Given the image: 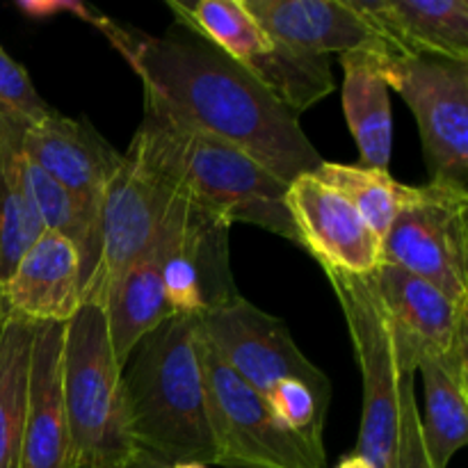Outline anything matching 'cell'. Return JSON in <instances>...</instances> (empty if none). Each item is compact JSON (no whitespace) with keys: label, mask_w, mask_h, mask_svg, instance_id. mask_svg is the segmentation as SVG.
<instances>
[{"label":"cell","mask_w":468,"mask_h":468,"mask_svg":"<svg viewBox=\"0 0 468 468\" xmlns=\"http://www.w3.org/2000/svg\"><path fill=\"white\" fill-rule=\"evenodd\" d=\"M199 315H172L146 334L122 370L137 451L163 464H215Z\"/></svg>","instance_id":"2"},{"label":"cell","mask_w":468,"mask_h":468,"mask_svg":"<svg viewBox=\"0 0 468 468\" xmlns=\"http://www.w3.org/2000/svg\"><path fill=\"white\" fill-rule=\"evenodd\" d=\"M419 373L425 391V451L434 468H448L468 441V341L423 359Z\"/></svg>","instance_id":"19"},{"label":"cell","mask_w":468,"mask_h":468,"mask_svg":"<svg viewBox=\"0 0 468 468\" xmlns=\"http://www.w3.org/2000/svg\"><path fill=\"white\" fill-rule=\"evenodd\" d=\"M240 67H245L295 117L314 108L336 87L332 76V59L302 53L279 41H272L265 53L247 59Z\"/></svg>","instance_id":"23"},{"label":"cell","mask_w":468,"mask_h":468,"mask_svg":"<svg viewBox=\"0 0 468 468\" xmlns=\"http://www.w3.org/2000/svg\"><path fill=\"white\" fill-rule=\"evenodd\" d=\"M215 464L224 468H327L324 446L283 428L268 402L204 341L201 346Z\"/></svg>","instance_id":"6"},{"label":"cell","mask_w":468,"mask_h":468,"mask_svg":"<svg viewBox=\"0 0 468 468\" xmlns=\"http://www.w3.org/2000/svg\"><path fill=\"white\" fill-rule=\"evenodd\" d=\"M274 41L302 53L332 55L393 50L355 0H245Z\"/></svg>","instance_id":"15"},{"label":"cell","mask_w":468,"mask_h":468,"mask_svg":"<svg viewBox=\"0 0 468 468\" xmlns=\"http://www.w3.org/2000/svg\"><path fill=\"white\" fill-rule=\"evenodd\" d=\"M379 71L419 123L430 181L468 187V64L387 53Z\"/></svg>","instance_id":"8"},{"label":"cell","mask_w":468,"mask_h":468,"mask_svg":"<svg viewBox=\"0 0 468 468\" xmlns=\"http://www.w3.org/2000/svg\"><path fill=\"white\" fill-rule=\"evenodd\" d=\"M174 197V183L155 169L133 140L105 187L101 206V261L94 277L82 288V304L103 306L110 288L155 242Z\"/></svg>","instance_id":"9"},{"label":"cell","mask_w":468,"mask_h":468,"mask_svg":"<svg viewBox=\"0 0 468 468\" xmlns=\"http://www.w3.org/2000/svg\"><path fill=\"white\" fill-rule=\"evenodd\" d=\"M265 402L283 428L309 439L315 446H324L323 430L327 410L320 405L309 387H304L302 382H292V379L282 382L265 396Z\"/></svg>","instance_id":"25"},{"label":"cell","mask_w":468,"mask_h":468,"mask_svg":"<svg viewBox=\"0 0 468 468\" xmlns=\"http://www.w3.org/2000/svg\"><path fill=\"white\" fill-rule=\"evenodd\" d=\"M62 396L73 468L126 466L137 448L103 306L80 304L64 323Z\"/></svg>","instance_id":"4"},{"label":"cell","mask_w":468,"mask_h":468,"mask_svg":"<svg viewBox=\"0 0 468 468\" xmlns=\"http://www.w3.org/2000/svg\"><path fill=\"white\" fill-rule=\"evenodd\" d=\"M283 201L302 238V250L320 268L368 277L382 265V238L341 192L314 172L288 183Z\"/></svg>","instance_id":"12"},{"label":"cell","mask_w":468,"mask_h":468,"mask_svg":"<svg viewBox=\"0 0 468 468\" xmlns=\"http://www.w3.org/2000/svg\"><path fill=\"white\" fill-rule=\"evenodd\" d=\"M199 327L210 350L263 398L277 384L292 379L309 387L324 410L329 407V378L306 359L283 320L236 295L201 314Z\"/></svg>","instance_id":"10"},{"label":"cell","mask_w":468,"mask_h":468,"mask_svg":"<svg viewBox=\"0 0 468 468\" xmlns=\"http://www.w3.org/2000/svg\"><path fill=\"white\" fill-rule=\"evenodd\" d=\"M382 263L468 306V187L437 181L411 186L382 240Z\"/></svg>","instance_id":"7"},{"label":"cell","mask_w":468,"mask_h":468,"mask_svg":"<svg viewBox=\"0 0 468 468\" xmlns=\"http://www.w3.org/2000/svg\"><path fill=\"white\" fill-rule=\"evenodd\" d=\"M35 329L23 318H0V468L21 462Z\"/></svg>","instance_id":"21"},{"label":"cell","mask_w":468,"mask_h":468,"mask_svg":"<svg viewBox=\"0 0 468 468\" xmlns=\"http://www.w3.org/2000/svg\"><path fill=\"white\" fill-rule=\"evenodd\" d=\"M82 304L80 259L67 238L44 231L0 282V318L64 324Z\"/></svg>","instance_id":"16"},{"label":"cell","mask_w":468,"mask_h":468,"mask_svg":"<svg viewBox=\"0 0 468 468\" xmlns=\"http://www.w3.org/2000/svg\"><path fill=\"white\" fill-rule=\"evenodd\" d=\"M368 277L382 302L402 375L414 378L420 361L468 341V306L437 286L388 263Z\"/></svg>","instance_id":"11"},{"label":"cell","mask_w":468,"mask_h":468,"mask_svg":"<svg viewBox=\"0 0 468 468\" xmlns=\"http://www.w3.org/2000/svg\"><path fill=\"white\" fill-rule=\"evenodd\" d=\"M23 151L58 181L96 222L108 181L122 163V154L87 119H71L58 110L23 131Z\"/></svg>","instance_id":"13"},{"label":"cell","mask_w":468,"mask_h":468,"mask_svg":"<svg viewBox=\"0 0 468 468\" xmlns=\"http://www.w3.org/2000/svg\"><path fill=\"white\" fill-rule=\"evenodd\" d=\"M64 324H37L18 468H73L62 396Z\"/></svg>","instance_id":"17"},{"label":"cell","mask_w":468,"mask_h":468,"mask_svg":"<svg viewBox=\"0 0 468 468\" xmlns=\"http://www.w3.org/2000/svg\"><path fill=\"white\" fill-rule=\"evenodd\" d=\"M396 50H366L341 58L343 67V112L359 149L361 165L387 169L391 163L393 119L388 85L379 71V62Z\"/></svg>","instance_id":"20"},{"label":"cell","mask_w":468,"mask_h":468,"mask_svg":"<svg viewBox=\"0 0 468 468\" xmlns=\"http://www.w3.org/2000/svg\"><path fill=\"white\" fill-rule=\"evenodd\" d=\"M187 215H190V199L176 190L172 208L154 245L122 274V279L105 295L103 311L108 315L110 343L122 370L133 347L174 315L165 297L163 268L186 231Z\"/></svg>","instance_id":"14"},{"label":"cell","mask_w":468,"mask_h":468,"mask_svg":"<svg viewBox=\"0 0 468 468\" xmlns=\"http://www.w3.org/2000/svg\"><path fill=\"white\" fill-rule=\"evenodd\" d=\"M53 112L39 96L30 73L0 46V117L18 123H35Z\"/></svg>","instance_id":"26"},{"label":"cell","mask_w":468,"mask_h":468,"mask_svg":"<svg viewBox=\"0 0 468 468\" xmlns=\"http://www.w3.org/2000/svg\"><path fill=\"white\" fill-rule=\"evenodd\" d=\"M133 140L195 206L229 227L251 224L302 247L283 201L288 183L245 151L186 128L149 101H144V117Z\"/></svg>","instance_id":"3"},{"label":"cell","mask_w":468,"mask_h":468,"mask_svg":"<svg viewBox=\"0 0 468 468\" xmlns=\"http://www.w3.org/2000/svg\"><path fill=\"white\" fill-rule=\"evenodd\" d=\"M167 468H208L206 464H195V462H187V464H172Z\"/></svg>","instance_id":"30"},{"label":"cell","mask_w":468,"mask_h":468,"mask_svg":"<svg viewBox=\"0 0 468 468\" xmlns=\"http://www.w3.org/2000/svg\"><path fill=\"white\" fill-rule=\"evenodd\" d=\"M314 174L329 187L341 192L382 240L396 219L398 210L410 197L411 187L396 181L387 169H373L364 167V165L323 160Z\"/></svg>","instance_id":"24"},{"label":"cell","mask_w":468,"mask_h":468,"mask_svg":"<svg viewBox=\"0 0 468 468\" xmlns=\"http://www.w3.org/2000/svg\"><path fill=\"white\" fill-rule=\"evenodd\" d=\"M347 323L361 370V428L356 455L375 468H396L400 432V382L396 346L370 277L323 268Z\"/></svg>","instance_id":"5"},{"label":"cell","mask_w":468,"mask_h":468,"mask_svg":"<svg viewBox=\"0 0 468 468\" xmlns=\"http://www.w3.org/2000/svg\"><path fill=\"white\" fill-rule=\"evenodd\" d=\"M167 5L178 26L238 64L265 53L274 41L251 16L245 0H169Z\"/></svg>","instance_id":"22"},{"label":"cell","mask_w":468,"mask_h":468,"mask_svg":"<svg viewBox=\"0 0 468 468\" xmlns=\"http://www.w3.org/2000/svg\"><path fill=\"white\" fill-rule=\"evenodd\" d=\"M396 468H434L428 451H425L420 410L416 405L411 375H405L400 382V432H398Z\"/></svg>","instance_id":"27"},{"label":"cell","mask_w":468,"mask_h":468,"mask_svg":"<svg viewBox=\"0 0 468 468\" xmlns=\"http://www.w3.org/2000/svg\"><path fill=\"white\" fill-rule=\"evenodd\" d=\"M396 53L468 64L466 0H355Z\"/></svg>","instance_id":"18"},{"label":"cell","mask_w":468,"mask_h":468,"mask_svg":"<svg viewBox=\"0 0 468 468\" xmlns=\"http://www.w3.org/2000/svg\"><path fill=\"white\" fill-rule=\"evenodd\" d=\"M336 468H375V466L370 464L368 460H364V457L356 455V452H355V455L343 457V460L336 464Z\"/></svg>","instance_id":"29"},{"label":"cell","mask_w":468,"mask_h":468,"mask_svg":"<svg viewBox=\"0 0 468 468\" xmlns=\"http://www.w3.org/2000/svg\"><path fill=\"white\" fill-rule=\"evenodd\" d=\"M99 27L123 55L144 87V101L158 105L186 128L245 151L283 183L320 167L300 117L279 103L245 67L190 37L128 30L90 9Z\"/></svg>","instance_id":"1"},{"label":"cell","mask_w":468,"mask_h":468,"mask_svg":"<svg viewBox=\"0 0 468 468\" xmlns=\"http://www.w3.org/2000/svg\"><path fill=\"white\" fill-rule=\"evenodd\" d=\"M123 468H167V464L158 462L155 457L146 455V452L135 451V455L131 457V462H128V464Z\"/></svg>","instance_id":"28"}]
</instances>
